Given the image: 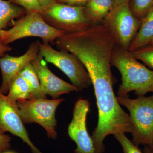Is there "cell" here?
<instances>
[{
	"label": "cell",
	"mask_w": 153,
	"mask_h": 153,
	"mask_svg": "<svg viewBox=\"0 0 153 153\" xmlns=\"http://www.w3.org/2000/svg\"><path fill=\"white\" fill-rule=\"evenodd\" d=\"M39 54L47 62L60 69L70 79L72 84L82 91L92 85L90 76L80 60L72 53L53 49L49 43L39 41Z\"/></svg>",
	"instance_id": "obj_5"
},
{
	"label": "cell",
	"mask_w": 153,
	"mask_h": 153,
	"mask_svg": "<svg viewBox=\"0 0 153 153\" xmlns=\"http://www.w3.org/2000/svg\"><path fill=\"white\" fill-rule=\"evenodd\" d=\"M114 7V0H89L84 7L85 19L92 26L101 25Z\"/></svg>",
	"instance_id": "obj_12"
},
{
	"label": "cell",
	"mask_w": 153,
	"mask_h": 153,
	"mask_svg": "<svg viewBox=\"0 0 153 153\" xmlns=\"http://www.w3.org/2000/svg\"><path fill=\"white\" fill-rule=\"evenodd\" d=\"M31 63L38 75L41 91L44 95L50 96L53 99H57L62 94L79 91L76 86L53 74L49 70L43 57L39 53Z\"/></svg>",
	"instance_id": "obj_10"
},
{
	"label": "cell",
	"mask_w": 153,
	"mask_h": 153,
	"mask_svg": "<svg viewBox=\"0 0 153 153\" xmlns=\"http://www.w3.org/2000/svg\"><path fill=\"white\" fill-rule=\"evenodd\" d=\"M114 136L121 146L123 153H143L138 146L134 145L131 141L123 133H117Z\"/></svg>",
	"instance_id": "obj_19"
},
{
	"label": "cell",
	"mask_w": 153,
	"mask_h": 153,
	"mask_svg": "<svg viewBox=\"0 0 153 153\" xmlns=\"http://www.w3.org/2000/svg\"><path fill=\"white\" fill-rule=\"evenodd\" d=\"M89 0H55L54 1L76 7H84Z\"/></svg>",
	"instance_id": "obj_21"
},
{
	"label": "cell",
	"mask_w": 153,
	"mask_h": 153,
	"mask_svg": "<svg viewBox=\"0 0 153 153\" xmlns=\"http://www.w3.org/2000/svg\"><path fill=\"white\" fill-rule=\"evenodd\" d=\"M27 13L25 9L10 1L0 0V30H3L9 22Z\"/></svg>",
	"instance_id": "obj_14"
},
{
	"label": "cell",
	"mask_w": 153,
	"mask_h": 153,
	"mask_svg": "<svg viewBox=\"0 0 153 153\" xmlns=\"http://www.w3.org/2000/svg\"><path fill=\"white\" fill-rule=\"evenodd\" d=\"M114 6L124 4V3H129L130 0H114Z\"/></svg>",
	"instance_id": "obj_24"
},
{
	"label": "cell",
	"mask_w": 153,
	"mask_h": 153,
	"mask_svg": "<svg viewBox=\"0 0 153 153\" xmlns=\"http://www.w3.org/2000/svg\"><path fill=\"white\" fill-rule=\"evenodd\" d=\"M64 101L63 98H34L18 100L17 104L24 123L38 124L45 129L48 137L55 140L57 137L55 113L59 105Z\"/></svg>",
	"instance_id": "obj_4"
},
{
	"label": "cell",
	"mask_w": 153,
	"mask_h": 153,
	"mask_svg": "<svg viewBox=\"0 0 153 153\" xmlns=\"http://www.w3.org/2000/svg\"><path fill=\"white\" fill-rule=\"evenodd\" d=\"M19 74L27 83L31 94L34 98H46L41 89L40 80L31 62L27 63Z\"/></svg>",
	"instance_id": "obj_15"
},
{
	"label": "cell",
	"mask_w": 153,
	"mask_h": 153,
	"mask_svg": "<svg viewBox=\"0 0 153 153\" xmlns=\"http://www.w3.org/2000/svg\"><path fill=\"white\" fill-rule=\"evenodd\" d=\"M149 146V148H150L151 149H152V150L153 152V141L152 143V144L150 145V146Z\"/></svg>",
	"instance_id": "obj_27"
},
{
	"label": "cell",
	"mask_w": 153,
	"mask_h": 153,
	"mask_svg": "<svg viewBox=\"0 0 153 153\" xmlns=\"http://www.w3.org/2000/svg\"><path fill=\"white\" fill-rule=\"evenodd\" d=\"M111 62L121 75L118 96L128 95L132 91L137 97L153 92V70L140 63L131 52L115 46Z\"/></svg>",
	"instance_id": "obj_1"
},
{
	"label": "cell",
	"mask_w": 153,
	"mask_h": 153,
	"mask_svg": "<svg viewBox=\"0 0 153 153\" xmlns=\"http://www.w3.org/2000/svg\"><path fill=\"white\" fill-rule=\"evenodd\" d=\"M153 38V8L141 21L136 36L131 43L128 51L132 52L149 44Z\"/></svg>",
	"instance_id": "obj_13"
},
{
	"label": "cell",
	"mask_w": 153,
	"mask_h": 153,
	"mask_svg": "<svg viewBox=\"0 0 153 153\" xmlns=\"http://www.w3.org/2000/svg\"><path fill=\"white\" fill-rule=\"evenodd\" d=\"M39 41H36L29 46L27 52L19 57L11 56L5 54L0 57V68L2 75V81L0 87L2 93L8 94L11 84L15 77L27 63L31 62L39 52Z\"/></svg>",
	"instance_id": "obj_11"
},
{
	"label": "cell",
	"mask_w": 153,
	"mask_h": 153,
	"mask_svg": "<svg viewBox=\"0 0 153 153\" xmlns=\"http://www.w3.org/2000/svg\"><path fill=\"white\" fill-rule=\"evenodd\" d=\"M2 153H16L15 152H13V151H10L8 150L6 151L5 152H4Z\"/></svg>",
	"instance_id": "obj_26"
},
{
	"label": "cell",
	"mask_w": 153,
	"mask_h": 153,
	"mask_svg": "<svg viewBox=\"0 0 153 153\" xmlns=\"http://www.w3.org/2000/svg\"><path fill=\"white\" fill-rule=\"evenodd\" d=\"M131 52L136 59L153 70V44H148Z\"/></svg>",
	"instance_id": "obj_18"
},
{
	"label": "cell",
	"mask_w": 153,
	"mask_h": 153,
	"mask_svg": "<svg viewBox=\"0 0 153 153\" xmlns=\"http://www.w3.org/2000/svg\"><path fill=\"white\" fill-rule=\"evenodd\" d=\"M11 22L10 29L0 30V41L4 45L31 37H39L43 42L53 44L57 38L65 34L50 27L40 13H27L16 21L13 20Z\"/></svg>",
	"instance_id": "obj_3"
},
{
	"label": "cell",
	"mask_w": 153,
	"mask_h": 153,
	"mask_svg": "<svg viewBox=\"0 0 153 153\" xmlns=\"http://www.w3.org/2000/svg\"><path fill=\"white\" fill-rule=\"evenodd\" d=\"M12 3L22 7L27 13H41L44 7L38 0H9Z\"/></svg>",
	"instance_id": "obj_20"
},
{
	"label": "cell",
	"mask_w": 153,
	"mask_h": 153,
	"mask_svg": "<svg viewBox=\"0 0 153 153\" xmlns=\"http://www.w3.org/2000/svg\"><path fill=\"white\" fill-rule=\"evenodd\" d=\"M38 1H39L41 5L44 7L48 5L52 2L54 1L55 0H38Z\"/></svg>",
	"instance_id": "obj_23"
},
{
	"label": "cell",
	"mask_w": 153,
	"mask_h": 153,
	"mask_svg": "<svg viewBox=\"0 0 153 153\" xmlns=\"http://www.w3.org/2000/svg\"><path fill=\"white\" fill-rule=\"evenodd\" d=\"M102 24L110 31L116 47L128 50L132 41L139 30L141 21L135 16L129 3L115 6Z\"/></svg>",
	"instance_id": "obj_7"
},
{
	"label": "cell",
	"mask_w": 153,
	"mask_h": 153,
	"mask_svg": "<svg viewBox=\"0 0 153 153\" xmlns=\"http://www.w3.org/2000/svg\"><path fill=\"white\" fill-rule=\"evenodd\" d=\"M149 44H153V38L152 39V40H151Z\"/></svg>",
	"instance_id": "obj_28"
},
{
	"label": "cell",
	"mask_w": 153,
	"mask_h": 153,
	"mask_svg": "<svg viewBox=\"0 0 153 153\" xmlns=\"http://www.w3.org/2000/svg\"><path fill=\"white\" fill-rule=\"evenodd\" d=\"M129 7L137 19L142 21L153 8V0H130Z\"/></svg>",
	"instance_id": "obj_17"
},
{
	"label": "cell",
	"mask_w": 153,
	"mask_h": 153,
	"mask_svg": "<svg viewBox=\"0 0 153 153\" xmlns=\"http://www.w3.org/2000/svg\"><path fill=\"white\" fill-rule=\"evenodd\" d=\"M12 49L10 47L4 45L0 41V57L4 56L6 52L10 51Z\"/></svg>",
	"instance_id": "obj_22"
},
{
	"label": "cell",
	"mask_w": 153,
	"mask_h": 153,
	"mask_svg": "<svg viewBox=\"0 0 153 153\" xmlns=\"http://www.w3.org/2000/svg\"><path fill=\"white\" fill-rule=\"evenodd\" d=\"M117 97L129 112L134 128L132 142L137 146H149L153 141V94L133 99L128 95Z\"/></svg>",
	"instance_id": "obj_2"
},
{
	"label": "cell",
	"mask_w": 153,
	"mask_h": 153,
	"mask_svg": "<svg viewBox=\"0 0 153 153\" xmlns=\"http://www.w3.org/2000/svg\"><path fill=\"white\" fill-rule=\"evenodd\" d=\"M7 96L13 101L34 99L30 92L27 83L19 74L13 80Z\"/></svg>",
	"instance_id": "obj_16"
},
{
	"label": "cell",
	"mask_w": 153,
	"mask_h": 153,
	"mask_svg": "<svg viewBox=\"0 0 153 153\" xmlns=\"http://www.w3.org/2000/svg\"><path fill=\"white\" fill-rule=\"evenodd\" d=\"M84 7L53 1L44 7L41 15L50 27L70 34L86 30L91 25L85 19Z\"/></svg>",
	"instance_id": "obj_6"
},
{
	"label": "cell",
	"mask_w": 153,
	"mask_h": 153,
	"mask_svg": "<svg viewBox=\"0 0 153 153\" xmlns=\"http://www.w3.org/2000/svg\"><path fill=\"white\" fill-rule=\"evenodd\" d=\"M89 107L88 100L82 98L78 100L74 105L73 118L68 128V136L76 144L74 153H95L93 140L86 127Z\"/></svg>",
	"instance_id": "obj_9"
},
{
	"label": "cell",
	"mask_w": 153,
	"mask_h": 153,
	"mask_svg": "<svg viewBox=\"0 0 153 153\" xmlns=\"http://www.w3.org/2000/svg\"><path fill=\"white\" fill-rule=\"evenodd\" d=\"M143 153H153V152L152 149L149 148V146H145L143 150Z\"/></svg>",
	"instance_id": "obj_25"
},
{
	"label": "cell",
	"mask_w": 153,
	"mask_h": 153,
	"mask_svg": "<svg viewBox=\"0 0 153 153\" xmlns=\"http://www.w3.org/2000/svg\"><path fill=\"white\" fill-rule=\"evenodd\" d=\"M7 132L19 137L31 149L33 153H43L29 137L20 114L17 102L12 101L0 90V134Z\"/></svg>",
	"instance_id": "obj_8"
}]
</instances>
